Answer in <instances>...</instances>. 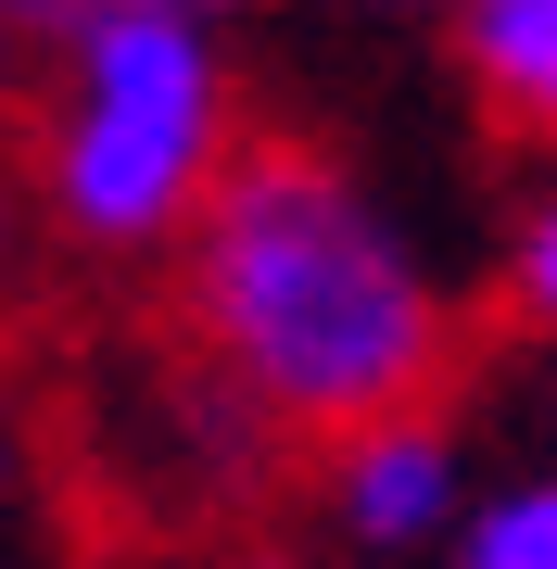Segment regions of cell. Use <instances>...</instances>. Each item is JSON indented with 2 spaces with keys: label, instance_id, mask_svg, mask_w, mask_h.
Returning <instances> with one entry per match:
<instances>
[{
  "label": "cell",
  "instance_id": "9c48e42d",
  "mask_svg": "<svg viewBox=\"0 0 557 569\" xmlns=\"http://www.w3.org/2000/svg\"><path fill=\"white\" fill-rule=\"evenodd\" d=\"M0 77H13V39H0Z\"/></svg>",
  "mask_w": 557,
  "mask_h": 569
},
{
  "label": "cell",
  "instance_id": "7a4b0ae2",
  "mask_svg": "<svg viewBox=\"0 0 557 569\" xmlns=\"http://www.w3.org/2000/svg\"><path fill=\"white\" fill-rule=\"evenodd\" d=\"M228 164H241V127H228V51L203 13H127V26H89L63 51L39 203L77 253L190 241Z\"/></svg>",
  "mask_w": 557,
  "mask_h": 569
},
{
  "label": "cell",
  "instance_id": "6da1fadb",
  "mask_svg": "<svg viewBox=\"0 0 557 569\" xmlns=\"http://www.w3.org/2000/svg\"><path fill=\"white\" fill-rule=\"evenodd\" d=\"M178 317L203 392L241 430H317L355 443L418 418L456 367V291L406 216L317 140H241L203 228L178 241Z\"/></svg>",
  "mask_w": 557,
  "mask_h": 569
},
{
  "label": "cell",
  "instance_id": "8fae6325",
  "mask_svg": "<svg viewBox=\"0 0 557 569\" xmlns=\"http://www.w3.org/2000/svg\"><path fill=\"white\" fill-rule=\"evenodd\" d=\"M380 13H406V0H380Z\"/></svg>",
  "mask_w": 557,
  "mask_h": 569
},
{
  "label": "cell",
  "instance_id": "52a82bcc",
  "mask_svg": "<svg viewBox=\"0 0 557 569\" xmlns=\"http://www.w3.org/2000/svg\"><path fill=\"white\" fill-rule=\"evenodd\" d=\"M507 305L533 317V329H557V190L519 216V241H507Z\"/></svg>",
  "mask_w": 557,
  "mask_h": 569
},
{
  "label": "cell",
  "instance_id": "3957f363",
  "mask_svg": "<svg viewBox=\"0 0 557 569\" xmlns=\"http://www.w3.org/2000/svg\"><path fill=\"white\" fill-rule=\"evenodd\" d=\"M469 507H481V493H469V456H456V430H444L431 406L330 443V519H342V545H368V557L456 545Z\"/></svg>",
  "mask_w": 557,
  "mask_h": 569
},
{
  "label": "cell",
  "instance_id": "ba28073f",
  "mask_svg": "<svg viewBox=\"0 0 557 569\" xmlns=\"http://www.w3.org/2000/svg\"><path fill=\"white\" fill-rule=\"evenodd\" d=\"M13 241H26V228H13V178H0V266H13Z\"/></svg>",
  "mask_w": 557,
  "mask_h": 569
},
{
  "label": "cell",
  "instance_id": "5b68a950",
  "mask_svg": "<svg viewBox=\"0 0 557 569\" xmlns=\"http://www.w3.org/2000/svg\"><path fill=\"white\" fill-rule=\"evenodd\" d=\"M456 569H557V468L481 493L469 531H456Z\"/></svg>",
  "mask_w": 557,
  "mask_h": 569
},
{
  "label": "cell",
  "instance_id": "30bf717a",
  "mask_svg": "<svg viewBox=\"0 0 557 569\" xmlns=\"http://www.w3.org/2000/svg\"><path fill=\"white\" fill-rule=\"evenodd\" d=\"M253 569H291V557H253Z\"/></svg>",
  "mask_w": 557,
  "mask_h": 569
},
{
  "label": "cell",
  "instance_id": "8992f818",
  "mask_svg": "<svg viewBox=\"0 0 557 569\" xmlns=\"http://www.w3.org/2000/svg\"><path fill=\"white\" fill-rule=\"evenodd\" d=\"M127 13H228V0H0V39H51V51H77L89 26H127Z\"/></svg>",
  "mask_w": 557,
  "mask_h": 569
},
{
  "label": "cell",
  "instance_id": "277c9868",
  "mask_svg": "<svg viewBox=\"0 0 557 569\" xmlns=\"http://www.w3.org/2000/svg\"><path fill=\"white\" fill-rule=\"evenodd\" d=\"M456 63L519 140H557V0H456Z\"/></svg>",
  "mask_w": 557,
  "mask_h": 569
}]
</instances>
